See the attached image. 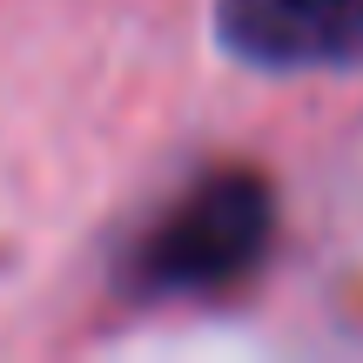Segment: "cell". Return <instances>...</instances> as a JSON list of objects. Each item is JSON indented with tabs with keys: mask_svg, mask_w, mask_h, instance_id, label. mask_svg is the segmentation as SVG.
<instances>
[{
	"mask_svg": "<svg viewBox=\"0 0 363 363\" xmlns=\"http://www.w3.org/2000/svg\"><path fill=\"white\" fill-rule=\"evenodd\" d=\"M276 242V189L256 169H208L189 195L128 249V296H222Z\"/></svg>",
	"mask_w": 363,
	"mask_h": 363,
	"instance_id": "obj_1",
	"label": "cell"
},
{
	"mask_svg": "<svg viewBox=\"0 0 363 363\" xmlns=\"http://www.w3.org/2000/svg\"><path fill=\"white\" fill-rule=\"evenodd\" d=\"M216 40L249 67L303 74V67L363 61V0H216Z\"/></svg>",
	"mask_w": 363,
	"mask_h": 363,
	"instance_id": "obj_2",
	"label": "cell"
}]
</instances>
